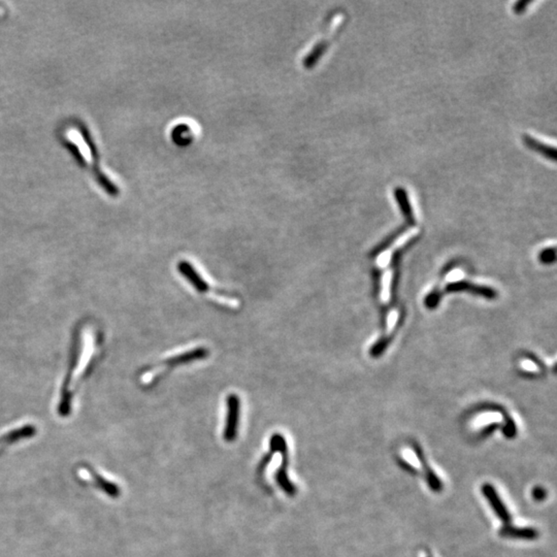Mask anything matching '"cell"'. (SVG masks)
I'll return each mask as SVG.
<instances>
[{
  "mask_svg": "<svg viewBox=\"0 0 557 557\" xmlns=\"http://www.w3.org/2000/svg\"><path fill=\"white\" fill-rule=\"evenodd\" d=\"M269 452H280L282 455V463L275 474V482L288 497H295L297 493V487L291 482L288 476L289 452L286 438L281 434H273L269 440Z\"/></svg>",
  "mask_w": 557,
  "mask_h": 557,
  "instance_id": "obj_1",
  "label": "cell"
},
{
  "mask_svg": "<svg viewBox=\"0 0 557 557\" xmlns=\"http://www.w3.org/2000/svg\"><path fill=\"white\" fill-rule=\"evenodd\" d=\"M240 416V397L238 395L232 393L226 397V420L223 432V438L225 442L232 443L238 438Z\"/></svg>",
  "mask_w": 557,
  "mask_h": 557,
  "instance_id": "obj_2",
  "label": "cell"
},
{
  "mask_svg": "<svg viewBox=\"0 0 557 557\" xmlns=\"http://www.w3.org/2000/svg\"><path fill=\"white\" fill-rule=\"evenodd\" d=\"M177 269L179 273L188 281L195 290L199 293H208L210 291V286L205 279L201 277V273L197 271L195 267L189 261L181 260L177 262Z\"/></svg>",
  "mask_w": 557,
  "mask_h": 557,
  "instance_id": "obj_3",
  "label": "cell"
},
{
  "mask_svg": "<svg viewBox=\"0 0 557 557\" xmlns=\"http://www.w3.org/2000/svg\"><path fill=\"white\" fill-rule=\"evenodd\" d=\"M482 493L484 495L485 499L488 501L489 505L493 507V511L497 514V517L501 518L502 521L509 523L511 516H510L509 511H508L506 506L504 505V502L497 495L495 487L491 484L482 485Z\"/></svg>",
  "mask_w": 557,
  "mask_h": 557,
  "instance_id": "obj_4",
  "label": "cell"
},
{
  "mask_svg": "<svg viewBox=\"0 0 557 557\" xmlns=\"http://www.w3.org/2000/svg\"><path fill=\"white\" fill-rule=\"evenodd\" d=\"M210 351L205 347H199V348L193 349V350L188 351V352L182 353V354L177 355V356L171 357L164 361L165 364L171 365V367H177L180 364H187L193 361L201 360V359L207 358L209 356Z\"/></svg>",
  "mask_w": 557,
  "mask_h": 557,
  "instance_id": "obj_5",
  "label": "cell"
},
{
  "mask_svg": "<svg viewBox=\"0 0 557 557\" xmlns=\"http://www.w3.org/2000/svg\"><path fill=\"white\" fill-rule=\"evenodd\" d=\"M522 140L530 150L543 155V156L546 157L547 159H550V160H556V149L554 147L543 144V143L539 142L538 140L530 136H522Z\"/></svg>",
  "mask_w": 557,
  "mask_h": 557,
  "instance_id": "obj_6",
  "label": "cell"
},
{
  "mask_svg": "<svg viewBox=\"0 0 557 557\" xmlns=\"http://www.w3.org/2000/svg\"><path fill=\"white\" fill-rule=\"evenodd\" d=\"M501 534L506 538L519 539V540H534L538 538V532L530 528H504Z\"/></svg>",
  "mask_w": 557,
  "mask_h": 557,
  "instance_id": "obj_7",
  "label": "cell"
},
{
  "mask_svg": "<svg viewBox=\"0 0 557 557\" xmlns=\"http://www.w3.org/2000/svg\"><path fill=\"white\" fill-rule=\"evenodd\" d=\"M530 1H524V0H522V1H519V3H515V5H514L513 7L514 13L516 14L523 13V12L525 11V8L528 7V5H530Z\"/></svg>",
  "mask_w": 557,
  "mask_h": 557,
  "instance_id": "obj_8",
  "label": "cell"
},
{
  "mask_svg": "<svg viewBox=\"0 0 557 557\" xmlns=\"http://www.w3.org/2000/svg\"><path fill=\"white\" fill-rule=\"evenodd\" d=\"M532 495H534L536 501H542V499L546 497V491H545L542 487H536V488H534V491H532Z\"/></svg>",
  "mask_w": 557,
  "mask_h": 557,
  "instance_id": "obj_9",
  "label": "cell"
},
{
  "mask_svg": "<svg viewBox=\"0 0 557 557\" xmlns=\"http://www.w3.org/2000/svg\"><path fill=\"white\" fill-rule=\"evenodd\" d=\"M397 313H395V312H393V313H391V315L389 316V319H388V327H389V330H393V326H395V322H397Z\"/></svg>",
  "mask_w": 557,
  "mask_h": 557,
  "instance_id": "obj_10",
  "label": "cell"
},
{
  "mask_svg": "<svg viewBox=\"0 0 557 557\" xmlns=\"http://www.w3.org/2000/svg\"><path fill=\"white\" fill-rule=\"evenodd\" d=\"M522 367L528 369V371H534L536 369V365L534 364V362H530V361H523V362H522Z\"/></svg>",
  "mask_w": 557,
  "mask_h": 557,
  "instance_id": "obj_11",
  "label": "cell"
},
{
  "mask_svg": "<svg viewBox=\"0 0 557 557\" xmlns=\"http://www.w3.org/2000/svg\"><path fill=\"white\" fill-rule=\"evenodd\" d=\"M461 275H461L460 271H454V273H451L450 275H449V280L451 281L459 280V279H460L461 277Z\"/></svg>",
  "mask_w": 557,
  "mask_h": 557,
  "instance_id": "obj_12",
  "label": "cell"
}]
</instances>
